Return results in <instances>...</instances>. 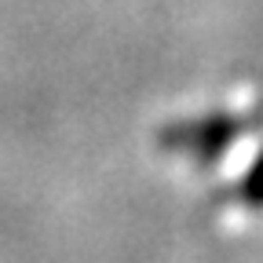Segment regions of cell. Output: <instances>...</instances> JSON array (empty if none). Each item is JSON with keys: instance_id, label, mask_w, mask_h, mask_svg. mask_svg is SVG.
<instances>
[{"instance_id": "obj_1", "label": "cell", "mask_w": 263, "mask_h": 263, "mask_svg": "<svg viewBox=\"0 0 263 263\" xmlns=\"http://www.w3.org/2000/svg\"><path fill=\"white\" fill-rule=\"evenodd\" d=\"M249 197H252V201H263V157H259V164L249 176Z\"/></svg>"}]
</instances>
